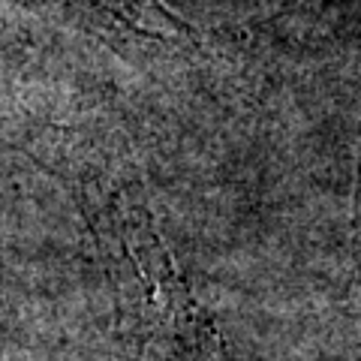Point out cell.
I'll use <instances>...</instances> for the list:
<instances>
[{
    "instance_id": "7a4b0ae2",
    "label": "cell",
    "mask_w": 361,
    "mask_h": 361,
    "mask_svg": "<svg viewBox=\"0 0 361 361\" xmlns=\"http://www.w3.org/2000/svg\"><path fill=\"white\" fill-rule=\"evenodd\" d=\"M58 4H70L75 9L109 18L133 33L154 37V39H180L190 33V27L163 0H58Z\"/></svg>"
},
{
    "instance_id": "6da1fadb",
    "label": "cell",
    "mask_w": 361,
    "mask_h": 361,
    "mask_svg": "<svg viewBox=\"0 0 361 361\" xmlns=\"http://www.w3.org/2000/svg\"><path fill=\"white\" fill-rule=\"evenodd\" d=\"M111 226L139 283L135 298L145 310L142 316L151 341L166 346L180 361H226L217 334L208 329L193 295L178 277L172 256L163 247L145 208L118 202L111 211Z\"/></svg>"
}]
</instances>
